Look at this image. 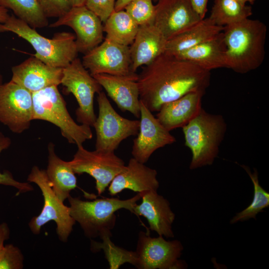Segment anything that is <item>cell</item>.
I'll use <instances>...</instances> for the list:
<instances>
[{
	"label": "cell",
	"instance_id": "cell-1",
	"mask_svg": "<svg viewBox=\"0 0 269 269\" xmlns=\"http://www.w3.org/2000/svg\"><path fill=\"white\" fill-rule=\"evenodd\" d=\"M210 71L176 56L164 53L138 75L140 101L151 112L162 105L192 92L206 91Z\"/></svg>",
	"mask_w": 269,
	"mask_h": 269
},
{
	"label": "cell",
	"instance_id": "cell-2",
	"mask_svg": "<svg viewBox=\"0 0 269 269\" xmlns=\"http://www.w3.org/2000/svg\"><path fill=\"white\" fill-rule=\"evenodd\" d=\"M225 67L245 74L259 68L265 56L267 26L249 18L224 26Z\"/></svg>",
	"mask_w": 269,
	"mask_h": 269
},
{
	"label": "cell",
	"instance_id": "cell-3",
	"mask_svg": "<svg viewBox=\"0 0 269 269\" xmlns=\"http://www.w3.org/2000/svg\"><path fill=\"white\" fill-rule=\"evenodd\" d=\"M12 32L27 41L35 50L32 56L52 67H66L78 53L76 36L73 33L58 32L48 38L14 15H9L5 22L0 23V32Z\"/></svg>",
	"mask_w": 269,
	"mask_h": 269
},
{
	"label": "cell",
	"instance_id": "cell-4",
	"mask_svg": "<svg viewBox=\"0 0 269 269\" xmlns=\"http://www.w3.org/2000/svg\"><path fill=\"white\" fill-rule=\"evenodd\" d=\"M140 199L139 193L124 200L105 198L87 201L71 195L68 198L71 216L90 239L101 238L105 235L112 236L111 231L116 222L115 213L125 209L133 213L135 205Z\"/></svg>",
	"mask_w": 269,
	"mask_h": 269
},
{
	"label": "cell",
	"instance_id": "cell-5",
	"mask_svg": "<svg viewBox=\"0 0 269 269\" xmlns=\"http://www.w3.org/2000/svg\"><path fill=\"white\" fill-rule=\"evenodd\" d=\"M185 145L191 152V170L211 165L218 155L227 124L223 117L202 108L198 114L183 127Z\"/></svg>",
	"mask_w": 269,
	"mask_h": 269
},
{
	"label": "cell",
	"instance_id": "cell-6",
	"mask_svg": "<svg viewBox=\"0 0 269 269\" xmlns=\"http://www.w3.org/2000/svg\"><path fill=\"white\" fill-rule=\"evenodd\" d=\"M57 87H48L32 93L33 120L53 124L59 128L62 135L69 143L83 145L93 137L91 127L79 125L74 121Z\"/></svg>",
	"mask_w": 269,
	"mask_h": 269
},
{
	"label": "cell",
	"instance_id": "cell-7",
	"mask_svg": "<svg viewBox=\"0 0 269 269\" xmlns=\"http://www.w3.org/2000/svg\"><path fill=\"white\" fill-rule=\"evenodd\" d=\"M27 180L39 187L44 201L39 214L33 217L29 222L31 231L38 235L42 226L53 221L56 224V233L59 240L66 242L76 223L70 215L69 207L64 205L56 195L45 170L40 169L37 166H33Z\"/></svg>",
	"mask_w": 269,
	"mask_h": 269
},
{
	"label": "cell",
	"instance_id": "cell-8",
	"mask_svg": "<svg viewBox=\"0 0 269 269\" xmlns=\"http://www.w3.org/2000/svg\"><path fill=\"white\" fill-rule=\"evenodd\" d=\"M98 94L99 113L93 127L96 134L95 149L115 152L123 140L137 134L140 121L122 117L114 110L104 92Z\"/></svg>",
	"mask_w": 269,
	"mask_h": 269
},
{
	"label": "cell",
	"instance_id": "cell-9",
	"mask_svg": "<svg viewBox=\"0 0 269 269\" xmlns=\"http://www.w3.org/2000/svg\"><path fill=\"white\" fill-rule=\"evenodd\" d=\"M65 93L72 94L78 107L76 110L77 121L93 127L97 118L94 109V97L102 91V87L76 57L63 68L61 81Z\"/></svg>",
	"mask_w": 269,
	"mask_h": 269
},
{
	"label": "cell",
	"instance_id": "cell-10",
	"mask_svg": "<svg viewBox=\"0 0 269 269\" xmlns=\"http://www.w3.org/2000/svg\"><path fill=\"white\" fill-rule=\"evenodd\" d=\"M183 247L174 240L167 241L163 236L151 237L146 233H138L135 250L136 268L138 269H178L186 268V263L179 260Z\"/></svg>",
	"mask_w": 269,
	"mask_h": 269
},
{
	"label": "cell",
	"instance_id": "cell-11",
	"mask_svg": "<svg viewBox=\"0 0 269 269\" xmlns=\"http://www.w3.org/2000/svg\"><path fill=\"white\" fill-rule=\"evenodd\" d=\"M68 163L75 174L87 173L94 178L98 195L103 193L114 177L126 167L124 161L115 152L89 151L83 145L77 146V151Z\"/></svg>",
	"mask_w": 269,
	"mask_h": 269
},
{
	"label": "cell",
	"instance_id": "cell-12",
	"mask_svg": "<svg viewBox=\"0 0 269 269\" xmlns=\"http://www.w3.org/2000/svg\"><path fill=\"white\" fill-rule=\"evenodd\" d=\"M33 120L32 93L11 80L0 87V123L21 134Z\"/></svg>",
	"mask_w": 269,
	"mask_h": 269
},
{
	"label": "cell",
	"instance_id": "cell-13",
	"mask_svg": "<svg viewBox=\"0 0 269 269\" xmlns=\"http://www.w3.org/2000/svg\"><path fill=\"white\" fill-rule=\"evenodd\" d=\"M82 64L91 75L107 74L125 76L133 73L129 46L106 38L99 45L84 54Z\"/></svg>",
	"mask_w": 269,
	"mask_h": 269
},
{
	"label": "cell",
	"instance_id": "cell-14",
	"mask_svg": "<svg viewBox=\"0 0 269 269\" xmlns=\"http://www.w3.org/2000/svg\"><path fill=\"white\" fill-rule=\"evenodd\" d=\"M61 26H69L75 31L78 52L86 53L99 45L104 39L102 21L85 5L72 6L49 25L50 27Z\"/></svg>",
	"mask_w": 269,
	"mask_h": 269
},
{
	"label": "cell",
	"instance_id": "cell-15",
	"mask_svg": "<svg viewBox=\"0 0 269 269\" xmlns=\"http://www.w3.org/2000/svg\"><path fill=\"white\" fill-rule=\"evenodd\" d=\"M140 112L139 133L133 140L131 153L134 158L145 163L155 150L174 143L176 138L140 101Z\"/></svg>",
	"mask_w": 269,
	"mask_h": 269
},
{
	"label": "cell",
	"instance_id": "cell-16",
	"mask_svg": "<svg viewBox=\"0 0 269 269\" xmlns=\"http://www.w3.org/2000/svg\"><path fill=\"white\" fill-rule=\"evenodd\" d=\"M201 19L187 0H159L153 24L168 40Z\"/></svg>",
	"mask_w": 269,
	"mask_h": 269
},
{
	"label": "cell",
	"instance_id": "cell-17",
	"mask_svg": "<svg viewBox=\"0 0 269 269\" xmlns=\"http://www.w3.org/2000/svg\"><path fill=\"white\" fill-rule=\"evenodd\" d=\"M63 68L54 67L32 56L11 68V80L31 93L61 84Z\"/></svg>",
	"mask_w": 269,
	"mask_h": 269
},
{
	"label": "cell",
	"instance_id": "cell-18",
	"mask_svg": "<svg viewBox=\"0 0 269 269\" xmlns=\"http://www.w3.org/2000/svg\"><path fill=\"white\" fill-rule=\"evenodd\" d=\"M93 76L122 111H128L136 118H140L138 74L133 73L120 76L100 74Z\"/></svg>",
	"mask_w": 269,
	"mask_h": 269
},
{
	"label": "cell",
	"instance_id": "cell-19",
	"mask_svg": "<svg viewBox=\"0 0 269 269\" xmlns=\"http://www.w3.org/2000/svg\"><path fill=\"white\" fill-rule=\"evenodd\" d=\"M139 194L141 202L135 205L133 213L144 217L149 229L159 236L173 238L172 224L175 215L171 209L169 201L158 194L157 191H148Z\"/></svg>",
	"mask_w": 269,
	"mask_h": 269
},
{
	"label": "cell",
	"instance_id": "cell-20",
	"mask_svg": "<svg viewBox=\"0 0 269 269\" xmlns=\"http://www.w3.org/2000/svg\"><path fill=\"white\" fill-rule=\"evenodd\" d=\"M155 169L150 168L134 157L131 158L125 168L117 175L108 186L111 196H115L125 189L137 193L148 191H157L159 183Z\"/></svg>",
	"mask_w": 269,
	"mask_h": 269
},
{
	"label": "cell",
	"instance_id": "cell-21",
	"mask_svg": "<svg viewBox=\"0 0 269 269\" xmlns=\"http://www.w3.org/2000/svg\"><path fill=\"white\" fill-rule=\"evenodd\" d=\"M167 40L153 24L139 26L131 44V71L135 72L140 66L151 63L165 52Z\"/></svg>",
	"mask_w": 269,
	"mask_h": 269
},
{
	"label": "cell",
	"instance_id": "cell-22",
	"mask_svg": "<svg viewBox=\"0 0 269 269\" xmlns=\"http://www.w3.org/2000/svg\"><path fill=\"white\" fill-rule=\"evenodd\" d=\"M205 92L188 93L181 97L164 104L156 119L168 131L182 128L194 118L202 108V99Z\"/></svg>",
	"mask_w": 269,
	"mask_h": 269
},
{
	"label": "cell",
	"instance_id": "cell-23",
	"mask_svg": "<svg viewBox=\"0 0 269 269\" xmlns=\"http://www.w3.org/2000/svg\"><path fill=\"white\" fill-rule=\"evenodd\" d=\"M223 31L214 38L174 56L209 71L225 67L226 46Z\"/></svg>",
	"mask_w": 269,
	"mask_h": 269
},
{
	"label": "cell",
	"instance_id": "cell-24",
	"mask_svg": "<svg viewBox=\"0 0 269 269\" xmlns=\"http://www.w3.org/2000/svg\"><path fill=\"white\" fill-rule=\"evenodd\" d=\"M48 151V165L45 171L53 191L64 202L70 196L71 191L78 187L77 178L68 161L57 155L53 143H49Z\"/></svg>",
	"mask_w": 269,
	"mask_h": 269
},
{
	"label": "cell",
	"instance_id": "cell-25",
	"mask_svg": "<svg viewBox=\"0 0 269 269\" xmlns=\"http://www.w3.org/2000/svg\"><path fill=\"white\" fill-rule=\"evenodd\" d=\"M224 28L214 24L208 17L203 18L167 40L165 53L178 54L214 38Z\"/></svg>",
	"mask_w": 269,
	"mask_h": 269
},
{
	"label": "cell",
	"instance_id": "cell-26",
	"mask_svg": "<svg viewBox=\"0 0 269 269\" xmlns=\"http://www.w3.org/2000/svg\"><path fill=\"white\" fill-rule=\"evenodd\" d=\"M139 26L127 12L114 10L104 22L106 38L119 44L129 46L133 42Z\"/></svg>",
	"mask_w": 269,
	"mask_h": 269
},
{
	"label": "cell",
	"instance_id": "cell-27",
	"mask_svg": "<svg viewBox=\"0 0 269 269\" xmlns=\"http://www.w3.org/2000/svg\"><path fill=\"white\" fill-rule=\"evenodd\" d=\"M252 14L251 6L237 0H214L208 18L215 25L224 27L248 18Z\"/></svg>",
	"mask_w": 269,
	"mask_h": 269
},
{
	"label": "cell",
	"instance_id": "cell-28",
	"mask_svg": "<svg viewBox=\"0 0 269 269\" xmlns=\"http://www.w3.org/2000/svg\"><path fill=\"white\" fill-rule=\"evenodd\" d=\"M0 5L12 10L16 17L34 29L48 25V18L37 0H0Z\"/></svg>",
	"mask_w": 269,
	"mask_h": 269
},
{
	"label": "cell",
	"instance_id": "cell-29",
	"mask_svg": "<svg viewBox=\"0 0 269 269\" xmlns=\"http://www.w3.org/2000/svg\"><path fill=\"white\" fill-rule=\"evenodd\" d=\"M112 236H103L102 242L91 239L90 249L96 253L103 251L110 269H118L123 265L129 263L135 267L137 264V257L135 251H128L116 245L111 240Z\"/></svg>",
	"mask_w": 269,
	"mask_h": 269
},
{
	"label": "cell",
	"instance_id": "cell-30",
	"mask_svg": "<svg viewBox=\"0 0 269 269\" xmlns=\"http://www.w3.org/2000/svg\"><path fill=\"white\" fill-rule=\"evenodd\" d=\"M248 174L254 185V196L252 202L245 209L237 213L230 220V224H233L238 222H243L251 218L256 219L257 215L269 206V193L260 184L258 172L254 168L252 173L248 167L241 165Z\"/></svg>",
	"mask_w": 269,
	"mask_h": 269
},
{
	"label": "cell",
	"instance_id": "cell-31",
	"mask_svg": "<svg viewBox=\"0 0 269 269\" xmlns=\"http://www.w3.org/2000/svg\"><path fill=\"white\" fill-rule=\"evenodd\" d=\"M124 9L139 26L153 24L155 5L152 0H132Z\"/></svg>",
	"mask_w": 269,
	"mask_h": 269
},
{
	"label": "cell",
	"instance_id": "cell-32",
	"mask_svg": "<svg viewBox=\"0 0 269 269\" xmlns=\"http://www.w3.org/2000/svg\"><path fill=\"white\" fill-rule=\"evenodd\" d=\"M11 143L10 138L0 132V153L3 150L8 148ZM0 184L14 187L18 190L17 194L32 191L34 190L33 186L30 183L16 180L11 173L7 171L2 173L0 171Z\"/></svg>",
	"mask_w": 269,
	"mask_h": 269
},
{
	"label": "cell",
	"instance_id": "cell-33",
	"mask_svg": "<svg viewBox=\"0 0 269 269\" xmlns=\"http://www.w3.org/2000/svg\"><path fill=\"white\" fill-rule=\"evenodd\" d=\"M24 256L21 250L12 244L4 245L0 251V269H21Z\"/></svg>",
	"mask_w": 269,
	"mask_h": 269
},
{
	"label": "cell",
	"instance_id": "cell-34",
	"mask_svg": "<svg viewBox=\"0 0 269 269\" xmlns=\"http://www.w3.org/2000/svg\"><path fill=\"white\" fill-rule=\"evenodd\" d=\"M37 0L47 18H58L72 7L69 0Z\"/></svg>",
	"mask_w": 269,
	"mask_h": 269
},
{
	"label": "cell",
	"instance_id": "cell-35",
	"mask_svg": "<svg viewBox=\"0 0 269 269\" xmlns=\"http://www.w3.org/2000/svg\"><path fill=\"white\" fill-rule=\"evenodd\" d=\"M115 0H86L85 5L105 22L115 10Z\"/></svg>",
	"mask_w": 269,
	"mask_h": 269
},
{
	"label": "cell",
	"instance_id": "cell-36",
	"mask_svg": "<svg viewBox=\"0 0 269 269\" xmlns=\"http://www.w3.org/2000/svg\"><path fill=\"white\" fill-rule=\"evenodd\" d=\"M194 11L201 19L204 18L208 0H187Z\"/></svg>",
	"mask_w": 269,
	"mask_h": 269
},
{
	"label": "cell",
	"instance_id": "cell-37",
	"mask_svg": "<svg viewBox=\"0 0 269 269\" xmlns=\"http://www.w3.org/2000/svg\"><path fill=\"white\" fill-rule=\"evenodd\" d=\"M9 229L5 223L0 224V251L4 246V242L9 237Z\"/></svg>",
	"mask_w": 269,
	"mask_h": 269
},
{
	"label": "cell",
	"instance_id": "cell-38",
	"mask_svg": "<svg viewBox=\"0 0 269 269\" xmlns=\"http://www.w3.org/2000/svg\"><path fill=\"white\" fill-rule=\"evenodd\" d=\"M132 0H117L115 3V10L124 9L126 6ZM158 1L159 0H154Z\"/></svg>",
	"mask_w": 269,
	"mask_h": 269
},
{
	"label": "cell",
	"instance_id": "cell-39",
	"mask_svg": "<svg viewBox=\"0 0 269 269\" xmlns=\"http://www.w3.org/2000/svg\"><path fill=\"white\" fill-rule=\"evenodd\" d=\"M8 9L0 5V23H2L9 16Z\"/></svg>",
	"mask_w": 269,
	"mask_h": 269
},
{
	"label": "cell",
	"instance_id": "cell-40",
	"mask_svg": "<svg viewBox=\"0 0 269 269\" xmlns=\"http://www.w3.org/2000/svg\"><path fill=\"white\" fill-rule=\"evenodd\" d=\"M86 0H69L72 6H78L85 5Z\"/></svg>",
	"mask_w": 269,
	"mask_h": 269
},
{
	"label": "cell",
	"instance_id": "cell-41",
	"mask_svg": "<svg viewBox=\"0 0 269 269\" xmlns=\"http://www.w3.org/2000/svg\"><path fill=\"white\" fill-rule=\"evenodd\" d=\"M239 1L240 2L244 3L246 4V2H249L251 4H253V0H237Z\"/></svg>",
	"mask_w": 269,
	"mask_h": 269
},
{
	"label": "cell",
	"instance_id": "cell-42",
	"mask_svg": "<svg viewBox=\"0 0 269 269\" xmlns=\"http://www.w3.org/2000/svg\"><path fill=\"white\" fill-rule=\"evenodd\" d=\"M2 80H3L2 76L0 72V87L3 84Z\"/></svg>",
	"mask_w": 269,
	"mask_h": 269
},
{
	"label": "cell",
	"instance_id": "cell-43",
	"mask_svg": "<svg viewBox=\"0 0 269 269\" xmlns=\"http://www.w3.org/2000/svg\"><path fill=\"white\" fill-rule=\"evenodd\" d=\"M255 0H253V3H254V2H255Z\"/></svg>",
	"mask_w": 269,
	"mask_h": 269
}]
</instances>
